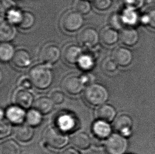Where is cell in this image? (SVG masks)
I'll list each match as a JSON object with an SVG mask.
<instances>
[{
  "mask_svg": "<svg viewBox=\"0 0 155 154\" xmlns=\"http://www.w3.org/2000/svg\"><path fill=\"white\" fill-rule=\"evenodd\" d=\"M33 85L39 89H46L51 85L53 75L51 69L45 65H38L33 67L29 73Z\"/></svg>",
  "mask_w": 155,
  "mask_h": 154,
  "instance_id": "6da1fadb",
  "label": "cell"
},
{
  "mask_svg": "<svg viewBox=\"0 0 155 154\" xmlns=\"http://www.w3.org/2000/svg\"><path fill=\"white\" fill-rule=\"evenodd\" d=\"M84 98L89 104L99 106L106 102L109 98V93L105 88L98 83H93L86 88Z\"/></svg>",
  "mask_w": 155,
  "mask_h": 154,
  "instance_id": "7a4b0ae2",
  "label": "cell"
},
{
  "mask_svg": "<svg viewBox=\"0 0 155 154\" xmlns=\"http://www.w3.org/2000/svg\"><path fill=\"white\" fill-rule=\"evenodd\" d=\"M44 140L52 148L60 149L68 144V136L58 127H51L45 131Z\"/></svg>",
  "mask_w": 155,
  "mask_h": 154,
  "instance_id": "3957f363",
  "label": "cell"
},
{
  "mask_svg": "<svg viewBox=\"0 0 155 154\" xmlns=\"http://www.w3.org/2000/svg\"><path fill=\"white\" fill-rule=\"evenodd\" d=\"M127 148V140L120 134L112 135L105 143V149L108 154H124Z\"/></svg>",
  "mask_w": 155,
  "mask_h": 154,
  "instance_id": "277c9868",
  "label": "cell"
},
{
  "mask_svg": "<svg viewBox=\"0 0 155 154\" xmlns=\"http://www.w3.org/2000/svg\"><path fill=\"white\" fill-rule=\"evenodd\" d=\"M61 25L66 31L74 32L80 30L84 23L82 14L75 11L66 13L61 19Z\"/></svg>",
  "mask_w": 155,
  "mask_h": 154,
  "instance_id": "5b68a950",
  "label": "cell"
},
{
  "mask_svg": "<svg viewBox=\"0 0 155 154\" xmlns=\"http://www.w3.org/2000/svg\"><path fill=\"white\" fill-rule=\"evenodd\" d=\"M85 83L82 77L75 75H71L64 79L62 86L64 90L68 94L76 95L82 92Z\"/></svg>",
  "mask_w": 155,
  "mask_h": 154,
  "instance_id": "8992f818",
  "label": "cell"
},
{
  "mask_svg": "<svg viewBox=\"0 0 155 154\" xmlns=\"http://www.w3.org/2000/svg\"><path fill=\"white\" fill-rule=\"evenodd\" d=\"M61 54V50L58 46L52 44H47L41 50L40 60L47 64H54L58 61Z\"/></svg>",
  "mask_w": 155,
  "mask_h": 154,
  "instance_id": "52a82bcc",
  "label": "cell"
},
{
  "mask_svg": "<svg viewBox=\"0 0 155 154\" xmlns=\"http://www.w3.org/2000/svg\"><path fill=\"white\" fill-rule=\"evenodd\" d=\"M78 39L83 46L91 48L99 43L100 36L97 30L93 27H88L81 32Z\"/></svg>",
  "mask_w": 155,
  "mask_h": 154,
  "instance_id": "ba28073f",
  "label": "cell"
},
{
  "mask_svg": "<svg viewBox=\"0 0 155 154\" xmlns=\"http://www.w3.org/2000/svg\"><path fill=\"white\" fill-rule=\"evenodd\" d=\"M115 130L124 136H129L132 133L133 121L131 117L127 114H122L115 119L114 123Z\"/></svg>",
  "mask_w": 155,
  "mask_h": 154,
  "instance_id": "9c48e42d",
  "label": "cell"
},
{
  "mask_svg": "<svg viewBox=\"0 0 155 154\" xmlns=\"http://www.w3.org/2000/svg\"><path fill=\"white\" fill-rule=\"evenodd\" d=\"M132 52L124 47L118 48L113 53V60L120 67H127L132 63Z\"/></svg>",
  "mask_w": 155,
  "mask_h": 154,
  "instance_id": "30bf717a",
  "label": "cell"
},
{
  "mask_svg": "<svg viewBox=\"0 0 155 154\" xmlns=\"http://www.w3.org/2000/svg\"><path fill=\"white\" fill-rule=\"evenodd\" d=\"M82 54V49L80 46L74 44L67 45L64 50V58L65 60L71 65L78 63Z\"/></svg>",
  "mask_w": 155,
  "mask_h": 154,
  "instance_id": "8fae6325",
  "label": "cell"
},
{
  "mask_svg": "<svg viewBox=\"0 0 155 154\" xmlns=\"http://www.w3.org/2000/svg\"><path fill=\"white\" fill-rule=\"evenodd\" d=\"M16 28L8 21L1 20L0 24V39L1 41L8 42L14 39L17 36Z\"/></svg>",
  "mask_w": 155,
  "mask_h": 154,
  "instance_id": "7c38bea8",
  "label": "cell"
},
{
  "mask_svg": "<svg viewBox=\"0 0 155 154\" xmlns=\"http://www.w3.org/2000/svg\"><path fill=\"white\" fill-rule=\"evenodd\" d=\"M57 125L59 129L65 133L75 129L77 122L75 118L69 114H63L57 119Z\"/></svg>",
  "mask_w": 155,
  "mask_h": 154,
  "instance_id": "4fadbf2b",
  "label": "cell"
},
{
  "mask_svg": "<svg viewBox=\"0 0 155 154\" xmlns=\"http://www.w3.org/2000/svg\"><path fill=\"white\" fill-rule=\"evenodd\" d=\"M15 101L19 107L23 108H29L34 102L32 94L25 89L19 90L15 95Z\"/></svg>",
  "mask_w": 155,
  "mask_h": 154,
  "instance_id": "5bb4252c",
  "label": "cell"
},
{
  "mask_svg": "<svg viewBox=\"0 0 155 154\" xmlns=\"http://www.w3.org/2000/svg\"><path fill=\"white\" fill-rule=\"evenodd\" d=\"M15 66L20 68H25L29 66L31 63V57L29 52L23 49L17 50L13 58Z\"/></svg>",
  "mask_w": 155,
  "mask_h": 154,
  "instance_id": "9a60e30c",
  "label": "cell"
},
{
  "mask_svg": "<svg viewBox=\"0 0 155 154\" xmlns=\"http://www.w3.org/2000/svg\"><path fill=\"white\" fill-rule=\"evenodd\" d=\"M120 39L125 46L132 47L136 45L139 40V34L136 30L127 28L122 31Z\"/></svg>",
  "mask_w": 155,
  "mask_h": 154,
  "instance_id": "2e32d148",
  "label": "cell"
},
{
  "mask_svg": "<svg viewBox=\"0 0 155 154\" xmlns=\"http://www.w3.org/2000/svg\"><path fill=\"white\" fill-rule=\"evenodd\" d=\"M97 118L100 120L110 123L115 118L116 111L110 104H103L100 107L97 111Z\"/></svg>",
  "mask_w": 155,
  "mask_h": 154,
  "instance_id": "e0dca14e",
  "label": "cell"
},
{
  "mask_svg": "<svg viewBox=\"0 0 155 154\" xmlns=\"http://www.w3.org/2000/svg\"><path fill=\"white\" fill-rule=\"evenodd\" d=\"M6 117L9 121L15 124H19L23 122L26 115L25 111L19 106L10 107L6 111Z\"/></svg>",
  "mask_w": 155,
  "mask_h": 154,
  "instance_id": "ac0fdd59",
  "label": "cell"
},
{
  "mask_svg": "<svg viewBox=\"0 0 155 154\" xmlns=\"http://www.w3.org/2000/svg\"><path fill=\"white\" fill-rule=\"evenodd\" d=\"M93 131L96 136V137L104 140L110 135L111 128L107 122L99 120L94 123Z\"/></svg>",
  "mask_w": 155,
  "mask_h": 154,
  "instance_id": "d6986e66",
  "label": "cell"
},
{
  "mask_svg": "<svg viewBox=\"0 0 155 154\" xmlns=\"http://www.w3.org/2000/svg\"><path fill=\"white\" fill-rule=\"evenodd\" d=\"M54 102L52 101L51 98L47 97H42L38 98L34 104L35 108L42 114H48L52 111Z\"/></svg>",
  "mask_w": 155,
  "mask_h": 154,
  "instance_id": "ffe728a7",
  "label": "cell"
},
{
  "mask_svg": "<svg viewBox=\"0 0 155 154\" xmlns=\"http://www.w3.org/2000/svg\"><path fill=\"white\" fill-rule=\"evenodd\" d=\"M34 135V130L31 126L23 125L17 127L15 131V136L21 142H29Z\"/></svg>",
  "mask_w": 155,
  "mask_h": 154,
  "instance_id": "44dd1931",
  "label": "cell"
},
{
  "mask_svg": "<svg viewBox=\"0 0 155 154\" xmlns=\"http://www.w3.org/2000/svg\"><path fill=\"white\" fill-rule=\"evenodd\" d=\"M71 142L74 146L82 150L90 148L92 140L90 137L85 133H79L72 138Z\"/></svg>",
  "mask_w": 155,
  "mask_h": 154,
  "instance_id": "7402d4cb",
  "label": "cell"
},
{
  "mask_svg": "<svg viewBox=\"0 0 155 154\" xmlns=\"http://www.w3.org/2000/svg\"><path fill=\"white\" fill-rule=\"evenodd\" d=\"M119 38L117 32L111 27H107L103 30L101 39L103 43L107 46H112L116 43Z\"/></svg>",
  "mask_w": 155,
  "mask_h": 154,
  "instance_id": "603a6c76",
  "label": "cell"
},
{
  "mask_svg": "<svg viewBox=\"0 0 155 154\" xmlns=\"http://www.w3.org/2000/svg\"><path fill=\"white\" fill-rule=\"evenodd\" d=\"M15 48L8 42H3L0 46V58L3 62H8L15 56Z\"/></svg>",
  "mask_w": 155,
  "mask_h": 154,
  "instance_id": "cb8c5ba5",
  "label": "cell"
},
{
  "mask_svg": "<svg viewBox=\"0 0 155 154\" xmlns=\"http://www.w3.org/2000/svg\"><path fill=\"white\" fill-rule=\"evenodd\" d=\"M1 154H20V148L19 144L13 140H8L1 145Z\"/></svg>",
  "mask_w": 155,
  "mask_h": 154,
  "instance_id": "d4e9b609",
  "label": "cell"
},
{
  "mask_svg": "<svg viewBox=\"0 0 155 154\" xmlns=\"http://www.w3.org/2000/svg\"><path fill=\"white\" fill-rule=\"evenodd\" d=\"M42 114L37 109H31L26 114V120L28 124L33 127L40 125L42 120Z\"/></svg>",
  "mask_w": 155,
  "mask_h": 154,
  "instance_id": "484cf974",
  "label": "cell"
},
{
  "mask_svg": "<svg viewBox=\"0 0 155 154\" xmlns=\"http://www.w3.org/2000/svg\"><path fill=\"white\" fill-rule=\"evenodd\" d=\"M35 21V15L30 12L25 11L22 12L21 21L18 25L22 29H30L34 26Z\"/></svg>",
  "mask_w": 155,
  "mask_h": 154,
  "instance_id": "4316f807",
  "label": "cell"
},
{
  "mask_svg": "<svg viewBox=\"0 0 155 154\" xmlns=\"http://www.w3.org/2000/svg\"><path fill=\"white\" fill-rule=\"evenodd\" d=\"M75 9L81 14H87L90 12L92 6L88 0H77L75 3Z\"/></svg>",
  "mask_w": 155,
  "mask_h": 154,
  "instance_id": "83f0119b",
  "label": "cell"
},
{
  "mask_svg": "<svg viewBox=\"0 0 155 154\" xmlns=\"http://www.w3.org/2000/svg\"><path fill=\"white\" fill-rule=\"evenodd\" d=\"M6 18L8 21L12 24H18L21 21L22 12L15 8L8 10L6 13Z\"/></svg>",
  "mask_w": 155,
  "mask_h": 154,
  "instance_id": "f1b7e54d",
  "label": "cell"
},
{
  "mask_svg": "<svg viewBox=\"0 0 155 154\" xmlns=\"http://www.w3.org/2000/svg\"><path fill=\"white\" fill-rule=\"evenodd\" d=\"M80 68L84 70H88L92 68L94 65L93 59L89 55L82 54L78 63Z\"/></svg>",
  "mask_w": 155,
  "mask_h": 154,
  "instance_id": "f546056e",
  "label": "cell"
},
{
  "mask_svg": "<svg viewBox=\"0 0 155 154\" xmlns=\"http://www.w3.org/2000/svg\"><path fill=\"white\" fill-rule=\"evenodd\" d=\"M12 130V125L10 121L5 119H1L0 124V138L3 139L10 135Z\"/></svg>",
  "mask_w": 155,
  "mask_h": 154,
  "instance_id": "4dcf8cb0",
  "label": "cell"
},
{
  "mask_svg": "<svg viewBox=\"0 0 155 154\" xmlns=\"http://www.w3.org/2000/svg\"><path fill=\"white\" fill-rule=\"evenodd\" d=\"M112 0H93L95 8L100 11L107 10L112 5Z\"/></svg>",
  "mask_w": 155,
  "mask_h": 154,
  "instance_id": "1f68e13d",
  "label": "cell"
},
{
  "mask_svg": "<svg viewBox=\"0 0 155 154\" xmlns=\"http://www.w3.org/2000/svg\"><path fill=\"white\" fill-rule=\"evenodd\" d=\"M117 65L113 59H107L103 63V69L107 73L114 72L117 69Z\"/></svg>",
  "mask_w": 155,
  "mask_h": 154,
  "instance_id": "d6a6232c",
  "label": "cell"
},
{
  "mask_svg": "<svg viewBox=\"0 0 155 154\" xmlns=\"http://www.w3.org/2000/svg\"><path fill=\"white\" fill-rule=\"evenodd\" d=\"M141 20L145 24H148L150 27L155 29V9L145 15Z\"/></svg>",
  "mask_w": 155,
  "mask_h": 154,
  "instance_id": "836d02e7",
  "label": "cell"
},
{
  "mask_svg": "<svg viewBox=\"0 0 155 154\" xmlns=\"http://www.w3.org/2000/svg\"><path fill=\"white\" fill-rule=\"evenodd\" d=\"M124 4L128 8L132 10L140 8L144 3V0H122Z\"/></svg>",
  "mask_w": 155,
  "mask_h": 154,
  "instance_id": "e575fe53",
  "label": "cell"
},
{
  "mask_svg": "<svg viewBox=\"0 0 155 154\" xmlns=\"http://www.w3.org/2000/svg\"><path fill=\"white\" fill-rule=\"evenodd\" d=\"M51 98L54 104H59L65 100V95L61 91H54L51 94Z\"/></svg>",
  "mask_w": 155,
  "mask_h": 154,
  "instance_id": "d590c367",
  "label": "cell"
},
{
  "mask_svg": "<svg viewBox=\"0 0 155 154\" xmlns=\"http://www.w3.org/2000/svg\"><path fill=\"white\" fill-rule=\"evenodd\" d=\"M129 10L127 11V12L124 13V20L126 23L131 24L134 23L136 21L137 16L135 12H134L132 9L129 8Z\"/></svg>",
  "mask_w": 155,
  "mask_h": 154,
  "instance_id": "8d00e7d4",
  "label": "cell"
},
{
  "mask_svg": "<svg viewBox=\"0 0 155 154\" xmlns=\"http://www.w3.org/2000/svg\"><path fill=\"white\" fill-rule=\"evenodd\" d=\"M18 84L20 87L25 89H29L33 85L30 79L25 77L21 78V79L19 80Z\"/></svg>",
  "mask_w": 155,
  "mask_h": 154,
  "instance_id": "74e56055",
  "label": "cell"
},
{
  "mask_svg": "<svg viewBox=\"0 0 155 154\" xmlns=\"http://www.w3.org/2000/svg\"><path fill=\"white\" fill-rule=\"evenodd\" d=\"M61 154H81L80 152L73 147H68L63 151Z\"/></svg>",
  "mask_w": 155,
  "mask_h": 154,
  "instance_id": "f35d334b",
  "label": "cell"
},
{
  "mask_svg": "<svg viewBox=\"0 0 155 154\" xmlns=\"http://www.w3.org/2000/svg\"><path fill=\"white\" fill-rule=\"evenodd\" d=\"M3 114H4L3 111V109H1V119H3Z\"/></svg>",
  "mask_w": 155,
  "mask_h": 154,
  "instance_id": "ab89813d",
  "label": "cell"
},
{
  "mask_svg": "<svg viewBox=\"0 0 155 154\" xmlns=\"http://www.w3.org/2000/svg\"><path fill=\"white\" fill-rule=\"evenodd\" d=\"M15 1H22V0H15Z\"/></svg>",
  "mask_w": 155,
  "mask_h": 154,
  "instance_id": "60d3db41",
  "label": "cell"
}]
</instances>
